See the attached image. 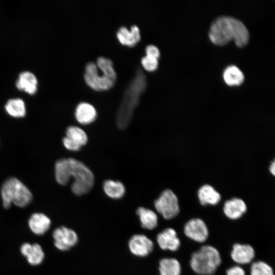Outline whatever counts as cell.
<instances>
[{
  "instance_id": "6da1fadb",
  "label": "cell",
  "mask_w": 275,
  "mask_h": 275,
  "mask_svg": "<svg viewBox=\"0 0 275 275\" xmlns=\"http://www.w3.org/2000/svg\"><path fill=\"white\" fill-rule=\"evenodd\" d=\"M209 36L210 40L218 45H225L233 40L237 46H245L249 40V33L239 20L230 16H221L212 23Z\"/></svg>"
},
{
  "instance_id": "7a4b0ae2",
  "label": "cell",
  "mask_w": 275,
  "mask_h": 275,
  "mask_svg": "<svg viewBox=\"0 0 275 275\" xmlns=\"http://www.w3.org/2000/svg\"><path fill=\"white\" fill-rule=\"evenodd\" d=\"M146 85V76L139 67L125 90L118 110L116 123L120 129H124L129 125Z\"/></svg>"
},
{
  "instance_id": "3957f363",
  "label": "cell",
  "mask_w": 275,
  "mask_h": 275,
  "mask_svg": "<svg viewBox=\"0 0 275 275\" xmlns=\"http://www.w3.org/2000/svg\"><path fill=\"white\" fill-rule=\"evenodd\" d=\"M3 206L9 208L11 204L24 207L32 201L33 196L29 188L16 178L7 179L1 188Z\"/></svg>"
},
{
  "instance_id": "277c9868",
  "label": "cell",
  "mask_w": 275,
  "mask_h": 275,
  "mask_svg": "<svg viewBox=\"0 0 275 275\" xmlns=\"http://www.w3.org/2000/svg\"><path fill=\"white\" fill-rule=\"evenodd\" d=\"M218 250L211 245L202 246L194 253L190 261L191 269L200 275H212L221 263Z\"/></svg>"
},
{
  "instance_id": "5b68a950",
  "label": "cell",
  "mask_w": 275,
  "mask_h": 275,
  "mask_svg": "<svg viewBox=\"0 0 275 275\" xmlns=\"http://www.w3.org/2000/svg\"><path fill=\"white\" fill-rule=\"evenodd\" d=\"M70 177L73 181L72 191L77 196L88 193L93 187L94 176L90 169L81 161L73 158H68Z\"/></svg>"
},
{
  "instance_id": "8992f818",
  "label": "cell",
  "mask_w": 275,
  "mask_h": 275,
  "mask_svg": "<svg viewBox=\"0 0 275 275\" xmlns=\"http://www.w3.org/2000/svg\"><path fill=\"white\" fill-rule=\"evenodd\" d=\"M156 211L166 219H171L179 213V199L176 194L170 189L163 190L154 203Z\"/></svg>"
},
{
  "instance_id": "52a82bcc",
  "label": "cell",
  "mask_w": 275,
  "mask_h": 275,
  "mask_svg": "<svg viewBox=\"0 0 275 275\" xmlns=\"http://www.w3.org/2000/svg\"><path fill=\"white\" fill-rule=\"evenodd\" d=\"M84 78L86 83L96 91L108 90L115 84L114 81L103 74L100 75L97 65L93 62H89L86 64Z\"/></svg>"
},
{
  "instance_id": "ba28073f",
  "label": "cell",
  "mask_w": 275,
  "mask_h": 275,
  "mask_svg": "<svg viewBox=\"0 0 275 275\" xmlns=\"http://www.w3.org/2000/svg\"><path fill=\"white\" fill-rule=\"evenodd\" d=\"M52 237L55 246L62 251L70 250L78 242V236L72 229L65 226L56 228L53 232Z\"/></svg>"
},
{
  "instance_id": "9c48e42d",
  "label": "cell",
  "mask_w": 275,
  "mask_h": 275,
  "mask_svg": "<svg viewBox=\"0 0 275 275\" xmlns=\"http://www.w3.org/2000/svg\"><path fill=\"white\" fill-rule=\"evenodd\" d=\"M184 232L187 237L198 242L205 241L209 235L206 224L199 218L189 220L184 227Z\"/></svg>"
},
{
  "instance_id": "30bf717a",
  "label": "cell",
  "mask_w": 275,
  "mask_h": 275,
  "mask_svg": "<svg viewBox=\"0 0 275 275\" xmlns=\"http://www.w3.org/2000/svg\"><path fill=\"white\" fill-rule=\"evenodd\" d=\"M128 248L130 252L135 256L145 257L153 250V241L147 236L143 234L132 236L128 241Z\"/></svg>"
},
{
  "instance_id": "8fae6325",
  "label": "cell",
  "mask_w": 275,
  "mask_h": 275,
  "mask_svg": "<svg viewBox=\"0 0 275 275\" xmlns=\"http://www.w3.org/2000/svg\"><path fill=\"white\" fill-rule=\"evenodd\" d=\"M248 205L242 198L233 197L226 201L224 204L223 212L231 219H237L247 211Z\"/></svg>"
},
{
  "instance_id": "7c38bea8",
  "label": "cell",
  "mask_w": 275,
  "mask_h": 275,
  "mask_svg": "<svg viewBox=\"0 0 275 275\" xmlns=\"http://www.w3.org/2000/svg\"><path fill=\"white\" fill-rule=\"evenodd\" d=\"M157 242L163 250L177 251L180 245V239L176 231L172 228H167L158 234Z\"/></svg>"
},
{
  "instance_id": "4fadbf2b",
  "label": "cell",
  "mask_w": 275,
  "mask_h": 275,
  "mask_svg": "<svg viewBox=\"0 0 275 275\" xmlns=\"http://www.w3.org/2000/svg\"><path fill=\"white\" fill-rule=\"evenodd\" d=\"M254 248L250 244L235 243L231 253L232 260L238 264H246L252 262L255 257Z\"/></svg>"
},
{
  "instance_id": "5bb4252c",
  "label": "cell",
  "mask_w": 275,
  "mask_h": 275,
  "mask_svg": "<svg viewBox=\"0 0 275 275\" xmlns=\"http://www.w3.org/2000/svg\"><path fill=\"white\" fill-rule=\"evenodd\" d=\"M198 200L202 206L218 204L221 200V194L212 185L205 184L197 191Z\"/></svg>"
},
{
  "instance_id": "9a60e30c",
  "label": "cell",
  "mask_w": 275,
  "mask_h": 275,
  "mask_svg": "<svg viewBox=\"0 0 275 275\" xmlns=\"http://www.w3.org/2000/svg\"><path fill=\"white\" fill-rule=\"evenodd\" d=\"M20 252L26 258L28 262L32 265L40 264L44 259L45 255L43 249L38 243L31 244L24 243L21 246Z\"/></svg>"
},
{
  "instance_id": "2e32d148",
  "label": "cell",
  "mask_w": 275,
  "mask_h": 275,
  "mask_svg": "<svg viewBox=\"0 0 275 275\" xmlns=\"http://www.w3.org/2000/svg\"><path fill=\"white\" fill-rule=\"evenodd\" d=\"M117 37L120 42L125 45L133 46L136 44L141 39L139 28L136 25L131 26L130 30L121 26L117 32Z\"/></svg>"
},
{
  "instance_id": "e0dca14e",
  "label": "cell",
  "mask_w": 275,
  "mask_h": 275,
  "mask_svg": "<svg viewBox=\"0 0 275 275\" xmlns=\"http://www.w3.org/2000/svg\"><path fill=\"white\" fill-rule=\"evenodd\" d=\"M75 117L79 123L84 125L89 124L95 121L97 117V112L92 104L82 102L77 105Z\"/></svg>"
},
{
  "instance_id": "ac0fdd59",
  "label": "cell",
  "mask_w": 275,
  "mask_h": 275,
  "mask_svg": "<svg viewBox=\"0 0 275 275\" xmlns=\"http://www.w3.org/2000/svg\"><path fill=\"white\" fill-rule=\"evenodd\" d=\"M51 225L50 218L42 213L33 214L29 220L31 230L35 234L41 235L45 234Z\"/></svg>"
},
{
  "instance_id": "d6986e66",
  "label": "cell",
  "mask_w": 275,
  "mask_h": 275,
  "mask_svg": "<svg viewBox=\"0 0 275 275\" xmlns=\"http://www.w3.org/2000/svg\"><path fill=\"white\" fill-rule=\"evenodd\" d=\"M37 78L33 73L24 71L19 74L16 85L19 90L33 95L37 92Z\"/></svg>"
},
{
  "instance_id": "ffe728a7",
  "label": "cell",
  "mask_w": 275,
  "mask_h": 275,
  "mask_svg": "<svg viewBox=\"0 0 275 275\" xmlns=\"http://www.w3.org/2000/svg\"><path fill=\"white\" fill-rule=\"evenodd\" d=\"M136 213L143 228L152 230L157 227L158 217L154 211L144 207H140L137 209Z\"/></svg>"
},
{
  "instance_id": "44dd1931",
  "label": "cell",
  "mask_w": 275,
  "mask_h": 275,
  "mask_svg": "<svg viewBox=\"0 0 275 275\" xmlns=\"http://www.w3.org/2000/svg\"><path fill=\"white\" fill-rule=\"evenodd\" d=\"M55 177L58 183L62 185H67L71 177L70 167L68 158L58 160L55 164Z\"/></svg>"
},
{
  "instance_id": "7402d4cb",
  "label": "cell",
  "mask_w": 275,
  "mask_h": 275,
  "mask_svg": "<svg viewBox=\"0 0 275 275\" xmlns=\"http://www.w3.org/2000/svg\"><path fill=\"white\" fill-rule=\"evenodd\" d=\"M103 188L108 197L114 199L121 198L125 193L123 184L120 181L113 180H105L103 184Z\"/></svg>"
},
{
  "instance_id": "603a6c76",
  "label": "cell",
  "mask_w": 275,
  "mask_h": 275,
  "mask_svg": "<svg viewBox=\"0 0 275 275\" xmlns=\"http://www.w3.org/2000/svg\"><path fill=\"white\" fill-rule=\"evenodd\" d=\"M181 265L175 258H163L159 262V271L160 275H180Z\"/></svg>"
},
{
  "instance_id": "cb8c5ba5",
  "label": "cell",
  "mask_w": 275,
  "mask_h": 275,
  "mask_svg": "<svg viewBox=\"0 0 275 275\" xmlns=\"http://www.w3.org/2000/svg\"><path fill=\"white\" fill-rule=\"evenodd\" d=\"M223 78L225 82L229 86L241 85L244 78L242 72L236 66H228L223 73Z\"/></svg>"
},
{
  "instance_id": "d4e9b609",
  "label": "cell",
  "mask_w": 275,
  "mask_h": 275,
  "mask_svg": "<svg viewBox=\"0 0 275 275\" xmlns=\"http://www.w3.org/2000/svg\"><path fill=\"white\" fill-rule=\"evenodd\" d=\"M5 109L8 114L15 118L23 117L26 113L24 102L20 98L9 100L5 105Z\"/></svg>"
},
{
  "instance_id": "484cf974",
  "label": "cell",
  "mask_w": 275,
  "mask_h": 275,
  "mask_svg": "<svg viewBox=\"0 0 275 275\" xmlns=\"http://www.w3.org/2000/svg\"><path fill=\"white\" fill-rule=\"evenodd\" d=\"M97 66L102 73L115 82L117 74L113 67L112 61L106 57H99L97 59Z\"/></svg>"
},
{
  "instance_id": "4316f807",
  "label": "cell",
  "mask_w": 275,
  "mask_h": 275,
  "mask_svg": "<svg viewBox=\"0 0 275 275\" xmlns=\"http://www.w3.org/2000/svg\"><path fill=\"white\" fill-rule=\"evenodd\" d=\"M66 133L67 137L81 147L87 142V134L80 127L76 126H70L67 128Z\"/></svg>"
},
{
  "instance_id": "83f0119b",
  "label": "cell",
  "mask_w": 275,
  "mask_h": 275,
  "mask_svg": "<svg viewBox=\"0 0 275 275\" xmlns=\"http://www.w3.org/2000/svg\"><path fill=\"white\" fill-rule=\"evenodd\" d=\"M250 273L251 275H274L272 268L262 261H258L252 264Z\"/></svg>"
},
{
  "instance_id": "f1b7e54d",
  "label": "cell",
  "mask_w": 275,
  "mask_h": 275,
  "mask_svg": "<svg viewBox=\"0 0 275 275\" xmlns=\"http://www.w3.org/2000/svg\"><path fill=\"white\" fill-rule=\"evenodd\" d=\"M142 66L146 70L152 71L155 70L158 66V59L146 55L141 60Z\"/></svg>"
},
{
  "instance_id": "f546056e",
  "label": "cell",
  "mask_w": 275,
  "mask_h": 275,
  "mask_svg": "<svg viewBox=\"0 0 275 275\" xmlns=\"http://www.w3.org/2000/svg\"><path fill=\"white\" fill-rule=\"evenodd\" d=\"M64 147L68 150L73 151H78L81 147L76 144L66 136L63 139Z\"/></svg>"
},
{
  "instance_id": "4dcf8cb0",
  "label": "cell",
  "mask_w": 275,
  "mask_h": 275,
  "mask_svg": "<svg viewBox=\"0 0 275 275\" xmlns=\"http://www.w3.org/2000/svg\"><path fill=\"white\" fill-rule=\"evenodd\" d=\"M146 55L158 59L160 56L159 49L155 45H149L146 48Z\"/></svg>"
},
{
  "instance_id": "1f68e13d",
  "label": "cell",
  "mask_w": 275,
  "mask_h": 275,
  "mask_svg": "<svg viewBox=\"0 0 275 275\" xmlns=\"http://www.w3.org/2000/svg\"><path fill=\"white\" fill-rule=\"evenodd\" d=\"M227 275H245L244 269L239 266H234L228 269Z\"/></svg>"
},
{
  "instance_id": "d6a6232c",
  "label": "cell",
  "mask_w": 275,
  "mask_h": 275,
  "mask_svg": "<svg viewBox=\"0 0 275 275\" xmlns=\"http://www.w3.org/2000/svg\"><path fill=\"white\" fill-rule=\"evenodd\" d=\"M268 170L270 175L275 178V156L270 162L268 165Z\"/></svg>"
}]
</instances>
